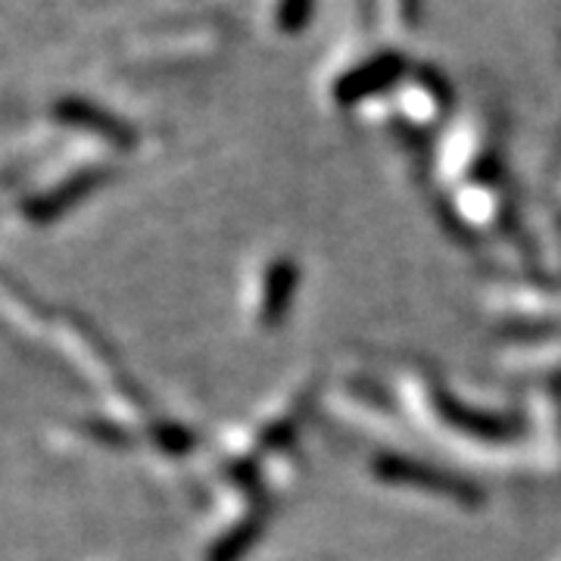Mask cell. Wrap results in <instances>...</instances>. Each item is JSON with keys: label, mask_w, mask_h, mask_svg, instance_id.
Here are the masks:
<instances>
[{"label": "cell", "mask_w": 561, "mask_h": 561, "mask_svg": "<svg viewBox=\"0 0 561 561\" xmlns=\"http://www.w3.org/2000/svg\"><path fill=\"white\" fill-rule=\"evenodd\" d=\"M397 72H400V60L397 57H381V60H375L371 66L359 69L356 76H350L343 88H346V94H365V91H371V88H378L383 81L393 79Z\"/></svg>", "instance_id": "obj_2"}, {"label": "cell", "mask_w": 561, "mask_h": 561, "mask_svg": "<svg viewBox=\"0 0 561 561\" xmlns=\"http://www.w3.org/2000/svg\"><path fill=\"white\" fill-rule=\"evenodd\" d=\"M309 13H312V0H280V7H278L280 28L297 32V28H302V22L309 20Z\"/></svg>", "instance_id": "obj_3"}, {"label": "cell", "mask_w": 561, "mask_h": 561, "mask_svg": "<svg viewBox=\"0 0 561 561\" xmlns=\"http://www.w3.org/2000/svg\"><path fill=\"white\" fill-rule=\"evenodd\" d=\"M54 113H57V119L69 122V125H81V128H94V131H101L110 140H125L128 138V131H125V125H119L116 119H110L106 113H101L98 106H91V103L84 101H60L54 106Z\"/></svg>", "instance_id": "obj_1"}]
</instances>
